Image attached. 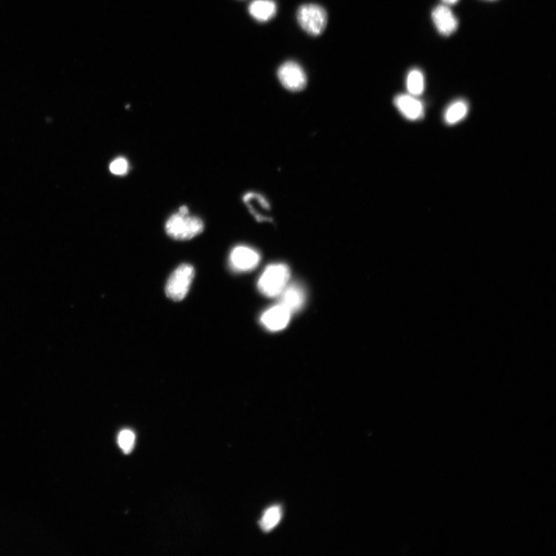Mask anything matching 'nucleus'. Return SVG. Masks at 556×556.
Masks as SVG:
<instances>
[{
	"mask_svg": "<svg viewBox=\"0 0 556 556\" xmlns=\"http://www.w3.org/2000/svg\"><path fill=\"white\" fill-rule=\"evenodd\" d=\"M118 444L124 453L128 454L133 450L135 444V435L130 430H123L119 432Z\"/></svg>",
	"mask_w": 556,
	"mask_h": 556,
	"instance_id": "16",
	"label": "nucleus"
},
{
	"mask_svg": "<svg viewBox=\"0 0 556 556\" xmlns=\"http://www.w3.org/2000/svg\"><path fill=\"white\" fill-rule=\"evenodd\" d=\"M194 276L195 270L190 265L184 264L177 267L167 282V297L176 301L183 300L187 296Z\"/></svg>",
	"mask_w": 556,
	"mask_h": 556,
	"instance_id": "4",
	"label": "nucleus"
},
{
	"mask_svg": "<svg viewBox=\"0 0 556 556\" xmlns=\"http://www.w3.org/2000/svg\"><path fill=\"white\" fill-rule=\"evenodd\" d=\"M443 1L447 4H457L459 0H443Z\"/></svg>",
	"mask_w": 556,
	"mask_h": 556,
	"instance_id": "18",
	"label": "nucleus"
},
{
	"mask_svg": "<svg viewBox=\"0 0 556 556\" xmlns=\"http://www.w3.org/2000/svg\"><path fill=\"white\" fill-rule=\"evenodd\" d=\"M432 18L439 32L444 36L452 34L458 28V20L446 6L436 7L432 13Z\"/></svg>",
	"mask_w": 556,
	"mask_h": 556,
	"instance_id": "9",
	"label": "nucleus"
},
{
	"mask_svg": "<svg viewBox=\"0 0 556 556\" xmlns=\"http://www.w3.org/2000/svg\"><path fill=\"white\" fill-rule=\"evenodd\" d=\"M279 297V304L287 308L291 314L300 310L303 307L306 299L305 291L303 286L298 284L286 286Z\"/></svg>",
	"mask_w": 556,
	"mask_h": 556,
	"instance_id": "8",
	"label": "nucleus"
},
{
	"mask_svg": "<svg viewBox=\"0 0 556 556\" xmlns=\"http://www.w3.org/2000/svg\"><path fill=\"white\" fill-rule=\"evenodd\" d=\"M282 517V510L279 506L270 507L266 510L260 521V527L264 531L274 529Z\"/></svg>",
	"mask_w": 556,
	"mask_h": 556,
	"instance_id": "13",
	"label": "nucleus"
},
{
	"mask_svg": "<svg viewBox=\"0 0 556 556\" xmlns=\"http://www.w3.org/2000/svg\"><path fill=\"white\" fill-rule=\"evenodd\" d=\"M290 269L284 264L269 265L260 275L258 283L263 295L274 298L279 296L290 280Z\"/></svg>",
	"mask_w": 556,
	"mask_h": 556,
	"instance_id": "2",
	"label": "nucleus"
},
{
	"mask_svg": "<svg viewBox=\"0 0 556 556\" xmlns=\"http://www.w3.org/2000/svg\"><path fill=\"white\" fill-rule=\"evenodd\" d=\"M468 112V105L465 100H460L453 103L445 114V121L447 124L453 125L465 117Z\"/></svg>",
	"mask_w": 556,
	"mask_h": 556,
	"instance_id": "14",
	"label": "nucleus"
},
{
	"mask_svg": "<svg viewBox=\"0 0 556 556\" xmlns=\"http://www.w3.org/2000/svg\"><path fill=\"white\" fill-rule=\"evenodd\" d=\"M249 13L258 22H267L274 18L277 5L273 0H254L249 6Z\"/></svg>",
	"mask_w": 556,
	"mask_h": 556,
	"instance_id": "12",
	"label": "nucleus"
},
{
	"mask_svg": "<svg viewBox=\"0 0 556 556\" xmlns=\"http://www.w3.org/2000/svg\"><path fill=\"white\" fill-rule=\"evenodd\" d=\"M406 88L409 95L418 96L424 90V77L418 69L409 72L406 79Z\"/></svg>",
	"mask_w": 556,
	"mask_h": 556,
	"instance_id": "15",
	"label": "nucleus"
},
{
	"mask_svg": "<svg viewBox=\"0 0 556 556\" xmlns=\"http://www.w3.org/2000/svg\"><path fill=\"white\" fill-rule=\"evenodd\" d=\"M291 313L287 308L278 304L268 309L260 317V322L272 331H281L287 327Z\"/></svg>",
	"mask_w": 556,
	"mask_h": 556,
	"instance_id": "7",
	"label": "nucleus"
},
{
	"mask_svg": "<svg viewBox=\"0 0 556 556\" xmlns=\"http://www.w3.org/2000/svg\"><path fill=\"white\" fill-rule=\"evenodd\" d=\"M205 224L198 216L190 214L187 205L178 208L177 212L169 216L165 224V230L168 237L176 241H190L203 233Z\"/></svg>",
	"mask_w": 556,
	"mask_h": 556,
	"instance_id": "1",
	"label": "nucleus"
},
{
	"mask_svg": "<svg viewBox=\"0 0 556 556\" xmlns=\"http://www.w3.org/2000/svg\"><path fill=\"white\" fill-rule=\"evenodd\" d=\"M297 18L301 28L314 37L321 35L327 26L326 11L319 5L301 6L298 11Z\"/></svg>",
	"mask_w": 556,
	"mask_h": 556,
	"instance_id": "3",
	"label": "nucleus"
},
{
	"mask_svg": "<svg viewBox=\"0 0 556 556\" xmlns=\"http://www.w3.org/2000/svg\"><path fill=\"white\" fill-rule=\"evenodd\" d=\"M110 173L116 176H126L130 172L128 160L124 157H119L111 161L110 165Z\"/></svg>",
	"mask_w": 556,
	"mask_h": 556,
	"instance_id": "17",
	"label": "nucleus"
},
{
	"mask_svg": "<svg viewBox=\"0 0 556 556\" xmlns=\"http://www.w3.org/2000/svg\"><path fill=\"white\" fill-rule=\"evenodd\" d=\"M242 199L255 219L259 222L269 220L265 212L270 210V204L264 197L258 192H249L245 193Z\"/></svg>",
	"mask_w": 556,
	"mask_h": 556,
	"instance_id": "11",
	"label": "nucleus"
},
{
	"mask_svg": "<svg viewBox=\"0 0 556 556\" xmlns=\"http://www.w3.org/2000/svg\"><path fill=\"white\" fill-rule=\"evenodd\" d=\"M277 77L283 87L290 91H303L307 85L306 74L296 62H285L278 69Z\"/></svg>",
	"mask_w": 556,
	"mask_h": 556,
	"instance_id": "5",
	"label": "nucleus"
},
{
	"mask_svg": "<svg viewBox=\"0 0 556 556\" xmlns=\"http://www.w3.org/2000/svg\"><path fill=\"white\" fill-rule=\"evenodd\" d=\"M259 253L246 245H238L230 251L229 261L232 269L237 272H251L259 265Z\"/></svg>",
	"mask_w": 556,
	"mask_h": 556,
	"instance_id": "6",
	"label": "nucleus"
},
{
	"mask_svg": "<svg viewBox=\"0 0 556 556\" xmlns=\"http://www.w3.org/2000/svg\"><path fill=\"white\" fill-rule=\"evenodd\" d=\"M395 105L397 110L407 119L415 121L420 119L423 115V106L421 100L411 95H399L396 97Z\"/></svg>",
	"mask_w": 556,
	"mask_h": 556,
	"instance_id": "10",
	"label": "nucleus"
}]
</instances>
